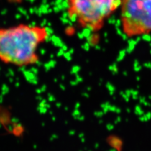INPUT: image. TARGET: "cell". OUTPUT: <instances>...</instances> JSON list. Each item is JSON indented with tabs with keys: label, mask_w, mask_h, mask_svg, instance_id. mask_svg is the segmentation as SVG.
Returning a JSON list of instances; mask_svg holds the SVG:
<instances>
[{
	"label": "cell",
	"mask_w": 151,
	"mask_h": 151,
	"mask_svg": "<svg viewBox=\"0 0 151 151\" xmlns=\"http://www.w3.org/2000/svg\"><path fill=\"white\" fill-rule=\"evenodd\" d=\"M46 26L20 23L0 27V62L16 67H27L39 61V50L48 40Z\"/></svg>",
	"instance_id": "1"
},
{
	"label": "cell",
	"mask_w": 151,
	"mask_h": 151,
	"mask_svg": "<svg viewBox=\"0 0 151 151\" xmlns=\"http://www.w3.org/2000/svg\"><path fill=\"white\" fill-rule=\"evenodd\" d=\"M122 0H67V14L81 27L97 32L120 8Z\"/></svg>",
	"instance_id": "2"
},
{
	"label": "cell",
	"mask_w": 151,
	"mask_h": 151,
	"mask_svg": "<svg viewBox=\"0 0 151 151\" xmlns=\"http://www.w3.org/2000/svg\"><path fill=\"white\" fill-rule=\"evenodd\" d=\"M120 9L124 35L133 38L151 33V0H122Z\"/></svg>",
	"instance_id": "3"
}]
</instances>
